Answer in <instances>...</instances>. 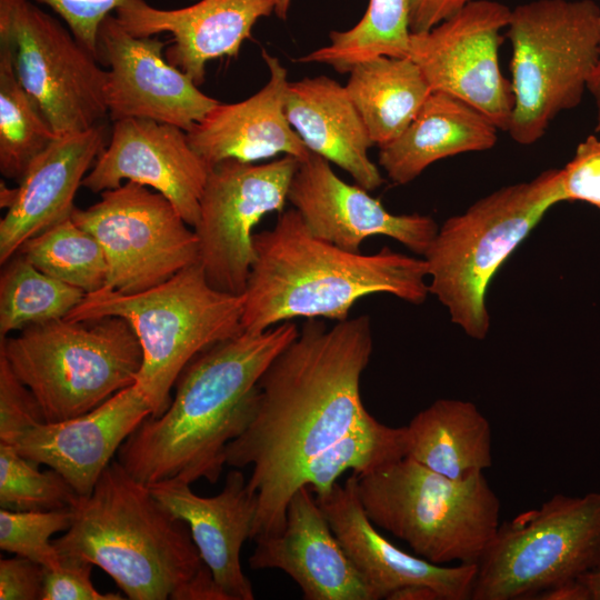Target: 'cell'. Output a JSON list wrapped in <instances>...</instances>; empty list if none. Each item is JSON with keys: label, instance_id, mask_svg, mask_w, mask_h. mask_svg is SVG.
<instances>
[{"label": "cell", "instance_id": "cell-39", "mask_svg": "<svg viewBox=\"0 0 600 600\" xmlns=\"http://www.w3.org/2000/svg\"><path fill=\"white\" fill-rule=\"evenodd\" d=\"M50 7L73 36L98 57V30L102 20L124 0H36ZM99 59V58H98Z\"/></svg>", "mask_w": 600, "mask_h": 600}, {"label": "cell", "instance_id": "cell-22", "mask_svg": "<svg viewBox=\"0 0 600 600\" xmlns=\"http://www.w3.org/2000/svg\"><path fill=\"white\" fill-rule=\"evenodd\" d=\"M276 4L277 0H200L186 8L162 10L144 0H124L116 17L134 37L171 33L167 61L200 86L207 62L237 57L257 20L271 14Z\"/></svg>", "mask_w": 600, "mask_h": 600}, {"label": "cell", "instance_id": "cell-16", "mask_svg": "<svg viewBox=\"0 0 600 600\" xmlns=\"http://www.w3.org/2000/svg\"><path fill=\"white\" fill-rule=\"evenodd\" d=\"M209 170L187 131L151 119L127 118L113 122L110 141L82 187L94 193L118 188L123 180L150 187L193 228Z\"/></svg>", "mask_w": 600, "mask_h": 600}, {"label": "cell", "instance_id": "cell-1", "mask_svg": "<svg viewBox=\"0 0 600 600\" xmlns=\"http://www.w3.org/2000/svg\"><path fill=\"white\" fill-rule=\"evenodd\" d=\"M373 350L371 320L358 316L327 327L308 319L258 381L253 414L226 448V466H251L258 496L250 539L278 533L303 467L368 412L360 394Z\"/></svg>", "mask_w": 600, "mask_h": 600}, {"label": "cell", "instance_id": "cell-4", "mask_svg": "<svg viewBox=\"0 0 600 600\" xmlns=\"http://www.w3.org/2000/svg\"><path fill=\"white\" fill-rule=\"evenodd\" d=\"M70 528L53 539L60 556L106 571L131 600H227L202 561L188 524L112 460Z\"/></svg>", "mask_w": 600, "mask_h": 600}, {"label": "cell", "instance_id": "cell-28", "mask_svg": "<svg viewBox=\"0 0 600 600\" xmlns=\"http://www.w3.org/2000/svg\"><path fill=\"white\" fill-rule=\"evenodd\" d=\"M346 89L379 148L398 138L432 92L416 62L377 57L350 70Z\"/></svg>", "mask_w": 600, "mask_h": 600}, {"label": "cell", "instance_id": "cell-5", "mask_svg": "<svg viewBox=\"0 0 600 600\" xmlns=\"http://www.w3.org/2000/svg\"><path fill=\"white\" fill-rule=\"evenodd\" d=\"M243 294L212 287L200 263L148 290L121 293L108 288L86 294L68 314L73 321L113 316L133 329L142 350L136 384L161 416L188 363L206 349L243 332Z\"/></svg>", "mask_w": 600, "mask_h": 600}, {"label": "cell", "instance_id": "cell-32", "mask_svg": "<svg viewBox=\"0 0 600 600\" xmlns=\"http://www.w3.org/2000/svg\"><path fill=\"white\" fill-rule=\"evenodd\" d=\"M57 137L19 81L8 47L0 43L1 174L20 180L30 162Z\"/></svg>", "mask_w": 600, "mask_h": 600}, {"label": "cell", "instance_id": "cell-19", "mask_svg": "<svg viewBox=\"0 0 600 600\" xmlns=\"http://www.w3.org/2000/svg\"><path fill=\"white\" fill-rule=\"evenodd\" d=\"M151 414L149 400L134 383L83 414L28 429L11 446L58 471L80 497H88L114 453Z\"/></svg>", "mask_w": 600, "mask_h": 600}, {"label": "cell", "instance_id": "cell-23", "mask_svg": "<svg viewBox=\"0 0 600 600\" xmlns=\"http://www.w3.org/2000/svg\"><path fill=\"white\" fill-rule=\"evenodd\" d=\"M149 488L158 501L188 524L202 561L226 599L253 600L240 551L251 536L258 496L248 488L243 473L229 471L222 490L213 497H200L190 483L178 480L160 481Z\"/></svg>", "mask_w": 600, "mask_h": 600}, {"label": "cell", "instance_id": "cell-10", "mask_svg": "<svg viewBox=\"0 0 600 600\" xmlns=\"http://www.w3.org/2000/svg\"><path fill=\"white\" fill-rule=\"evenodd\" d=\"M477 566L471 600L536 599L600 570V491L557 493L503 522Z\"/></svg>", "mask_w": 600, "mask_h": 600}, {"label": "cell", "instance_id": "cell-34", "mask_svg": "<svg viewBox=\"0 0 600 600\" xmlns=\"http://www.w3.org/2000/svg\"><path fill=\"white\" fill-rule=\"evenodd\" d=\"M11 444L0 442V507L12 511L72 509L80 496L56 470L40 471Z\"/></svg>", "mask_w": 600, "mask_h": 600}, {"label": "cell", "instance_id": "cell-41", "mask_svg": "<svg viewBox=\"0 0 600 600\" xmlns=\"http://www.w3.org/2000/svg\"><path fill=\"white\" fill-rule=\"evenodd\" d=\"M472 0H408L411 32L430 30Z\"/></svg>", "mask_w": 600, "mask_h": 600}, {"label": "cell", "instance_id": "cell-13", "mask_svg": "<svg viewBox=\"0 0 600 600\" xmlns=\"http://www.w3.org/2000/svg\"><path fill=\"white\" fill-rule=\"evenodd\" d=\"M299 163L283 156L266 163L228 159L210 168L193 230L212 287L243 294L256 260L253 229L266 214L283 211Z\"/></svg>", "mask_w": 600, "mask_h": 600}, {"label": "cell", "instance_id": "cell-43", "mask_svg": "<svg viewBox=\"0 0 600 600\" xmlns=\"http://www.w3.org/2000/svg\"><path fill=\"white\" fill-rule=\"evenodd\" d=\"M388 600H442L439 592L426 584H411L393 591Z\"/></svg>", "mask_w": 600, "mask_h": 600}, {"label": "cell", "instance_id": "cell-46", "mask_svg": "<svg viewBox=\"0 0 600 600\" xmlns=\"http://www.w3.org/2000/svg\"><path fill=\"white\" fill-rule=\"evenodd\" d=\"M291 0H277L274 12L281 18L286 19Z\"/></svg>", "mask_w": 600, "mask_h": 600}, {"label": "cell", "instance_id": "cell-36", "mask_svg": "<svg viewBox=\"0 0 600 600\" xmlns=\"http://www.w3.org/2000/svg\"><path fill=\"white\" fill-rule=\"evenodd\" d=\"M41 422L46 420L37 399L0 356V442L11 444Z\"/></svg>", "mask_w": 600, "mask_h": 600}, {"label": "cell", "instance_id": "cell-7", "mask_svg": "<svg viewBox=\"0 0 600 600\" xmlns=\"http://www.w3.org/2000/svg\"><path fill=\"white\" fill-rule=\"evenodd\" d=\"M353 474L370 521L432 563H478L500 526L483 472L453 480L403 457Z\"/></svg>", "mask_w": 600, "mask_h": 600}, {"label": "cell", "instance_id": "cell-20", "mask_svg": "<svg viewBox=\"0 0 600 600\" xmlns=\"http://www.w3.org/2000/svg\"><path fill=\"white\" fill-rule=\"evenodd\" d=\"M254 570L279 569L306 600H371L358 569L344 551L309 486L291 497L282 530L254 539Z\"/></svg>", "mask_w": 600, "mask_h": 600}, {"label": "cell", "instance_id": "cell-17", "mask_svg": "<svg viewBox=\"0 0 600 600\" xmlns=\"http://www.w3.org/2000/svg\"><path fill=\"white\" fill-rule=\"evenodd\" d=\"M288 201L313 236L352 252H359L366 239L386 236L423 257L439 229L430 216L391 213L368 190L340 179L329 161L314 153L299 163Z\"/></svg>", "mask_w": 600, "mask_h": 600}, {"label": "cell", "instance_id": "cell-21", "mask_svg": "<svg viewBox=\"0 0 600 600\" xmlns=\"http://www.w3.org/2000/svg\"><path fill=\"white\" fill-rule=\"evenodd\" d=\"M104 147V123L58 136L30 162L17 188L1 187V207L8 209L0 221L1 264L24 241L71 217L77 191Z\"/></svg>", "mask_w": 600, "mask_h": 600}, {"label": "cell", "instance_id": "cell-45", "mask_svg": "<svg viewBox=\"0 0 600 600\" xmlns=\"http://www.w3.org/2000/svg\"><path fill=\"white\" fill-rule=\"evenodd\" d=\"M579 580L584 586L589 600H600V570L589 572Z\"/></svg>", "mask_w": 600, "mask_h": 600}, {"label": "cell", "instance_id": "cell-8", "mask_svg": "<svg viewBox=\"0 0 600 600\" xmlns=\"http://www.w3.org/2000/svg\"><path fill=\"white\" fill-rule=\"evenodd\" d=\"M0 356L37 399L46 422L83 414L137 381L142 350L120 317L67 318L0 339Z\"/></svg>", "mask_w": 600, "mask_h": 600}, {"label": "cell", "instance_id": "cell-11", "mask_svg": "<svg viewBox=\"0 0 600 600\" xmlns=\"http://www.w3.org/2000/svg\"><path fill=\"white\" fill-rule=\"evenodd\" d=\"M0 43L57 136L103 123L107 70L58 19L30 0H0Z\"/></svg>", "mask_w": 600, "mask_h": 600}, {"label": "cell", "instance_id": "cell-24", "mask_svg": "<svg viewBox=\"0 0 600 600\" xmlns=\"http://www.w3.org/2000/svg\"><path fill=\"white\" fill-rule=\"evenodd\" d=\"M261 53L268 82L248 99L219 102L187 132L191 147L210 168L228 159L257 162L278 154L301 162L312 153L286 117V68L264 49Z\"/></svg>", "mask_w": 600, "mask_h": 600}, {"label": "cell", "instance_id": "cell-12", "mask_svg": "<svg viewBox=\"0 0 600 600\" xmlns=\"http://www.w3.org/2000/svg\"><path fill=\"white\" fill-rule=\"evenodd\" d=\"M72 220L90 232L108 263L106 287L134 293L156 287L199 262V242L176 207L161 193L127 181L101 192Z\"/></svg>", "mask_w": 600, "mask_h": 600}, {"label": "cell", "instance_id": "cell-35", "mask_svg": "<svg viewBox=\"0 0 600 600\" xmlns=\"http://www.w3.org/2000/svg\"><path fill=\"white\" fill-rule=\"evenodd\" d=\"M72 509L50 511H12L0 509V548L33 560L44 568L56 567L60 554L51 537L67 531Z\"/></svg>", "mask_w": 600, "mask_h": 600}, {"label": "cell", "instance_id": "cell-18", "mask_svg": "<svg viewBox=\"0 0 600 600\" xmlns=\"http://www.w3.org/2000/svg\"><path fill=\"white\" fill-rule=\"evenodd\" d=\"M316 498L371 600L388 599L393 591L411 584L429 586L442 600H471L477 563L442 567L396 547L364 512L353 473L344 483L337 482L328 493Z\"/></svg>", "mask_w": 600, "mask_h": 600}, {"label": "cell", "instance_id": "cell-6", "mask_svg": "<svg viewBox=\"0 0 600 600\" xmlns=\"http://www.w3.org/2000/svg\"><path fill=\"white\" fill-rule=\"evenodd\" d=\"M559 202H563L560 169H548L530 181L491 192L439 227L422 257L429 293L468 337L488 336L486 294L493 276Z\"/></svg>", "mask_w": 600, "mask_h": 600}, {"label": "cell", "instance_id": "cell-26", "mask_svg": "<svg viewBox=\"0 0 600 600\" xmlns=\"http://www.w3.org/2000/svg\"><path fill=\"white\" fill-rule=\"evenodd\" d=\"M498 131L474 108L432 91L403 132L379 148V166L393 183L407 184L441 159L493 148Z\"/></svg>", "mask_w": 600, "mask_h": 600}, {"label": "cell", "instance_id": "cell-9", "mask_svg": "<svg viewBox=\"0 0 600 600\" xmlns=\"http://www.w3.org/2000/svg\"><path fill=\"white\" fill-rule=\"evenodd\" d=\"M599 37L600 7L593 0H533L511 10L512 140L537 142L559 113L580 103Z\"/></svg>", "mask_w": 600, "mask_h": 600}, {"label": "cell", "instance_id": "cell-37", "mask_svg": "<svg viewBox=\"0 0 600 600\" xmlns=\"http://www.w3.org/2000/svg\"><path fill=\"white\" fill-rule=\"evenodd\" d=\"M563 201H583L600 210V139L588 136L560 169Z\"/></svg>", "mask_w": 600, "mask_h": 600}, {"label": "cell", "instance_id": "cell-14", "mask_svg": "<svg viewBox=\"0 0 600 600\" xmlns=\"http://www.w3.org/2000/svg\"><path fill=\"white\" fill-rule=\"evenodd\" d=\"M511 9L493 0H472L422 32H411L409 57L431 91L454 97L508 131L514 106L499 51Z\"/></svg>", "mask_w": 600, "mask_h": 600}, {"label": "cell", "instance_id": "cell-15", "mask_svg": "<svg viewBox=\"0 0 600 600\" xmlns=\"http://www.w3.org/2000/svg\"><path fill=\"white\" fill-rule=\"evenodd\" d=\"M167 42L134 37L107 16L98 30V58L107 70L106 103L112 122L151 119L189 131L219 103L163 54Z\"/></svg>", "mask_w": 600, "mask_h": 600}, {"label": "cell", "instance_id": "cell-31", "mask_svg": "<svg viewBox=\"0 0 600 600\" xmlns=\"http://www.w3.org/2000/svg\"><path fill=\"white\" fill-rule=\"evenodd\" d=\"M403 457L404 426H386L367 412L344 436L303 467L299 488L309 486L316 497L323 496L346 471L364 473Z\"/></svg>", "mask_w": 600, "mask_h": 600}, {"label": "cell", "instance_id": "cell-38", "mask_svg": "<svg viewBox=\"0 0 600 600\" xmlns=\"http://www.w3.org/2000/svg\"><path fill=\"white\" fill-rule=\"evenodd\" d=\"M92 567L89 561L60 556L56 567L46 568L41 600H122L120 593H101L94 588Z\"/></svg>", "mask_w": 600, "mask_h": 600}, {"label": "cell", "instance_id": "cell-2", "mask_svg": "<svg viewBox=\"0 0 600 600\" xmlns=\"http://www.w3.org/2000/svg\"><path fill=\"white\" fill-rule=\"evenodd\" d=\"M299 333L286 321L223 340L194 357L159 417H148L122 443L118 461L147 486L178 480L216 483L228 443L253 414L258 381Z\"/></svg>", "mask_w": 600, "mask_h": 600}, {"label": "cell", "instance_id": "cell-27", "mask_svg": "<svg viewBox=\"0 0 600 600\" xmlns=\"http://www.w3.org/2000/svg\"><path fill=\"white\" fill-rule=\"evenodd\" d=\"M404 457L453 480L492 464L489 420L468 400L438 399L404 426Z\"/></svg>", "mask_w": 600, "mask_h": 600}, {"label": "cell", "instance_id": "cell-44", "mask_svg": "<svg viewBox=\"0 0 600 600\" xmlns=\"http://www.w3.org/2000/svg\"><path fill=\"white\" fill-rule=\"evenodd\" d=\"M587 89L590 91L596 102V107H597L596 131L600 132V37H599V44H598L597 61L592 70V73L590 76V79L588 81Z\"/></svg>", "mask_w": 600, "mask_h": 600}, {"label": "cell", "instance_id": "cell-3", "mask_svg": "<svg viewBox=\"0 0 600 600\" xmlns=\"http://www.w3.org/2000/svg\"><path fill=\"white\" fill-rule=\"evenodd\" d=\"M256 260L243 292L242 329L259 333L296 318L343 321L362 298L388 293L420 304L428 294L423 258L383 248L352 252L313 236L296 209L253 234Z\"/></svg>", "mask_w": 600, "mask_h": 600}, {"label": "cell", "instance_id": "cell-25", "mask_svg": "<svg viewBox=\"0 0 600 600\" xmlns=\"http://www.w3.org/2000/svg\"><path fill=\"white\" fill-rule=\"evenodd\" d=\"M286 117L306 147L347 171L368 191L384 182L368 154L373 142L346 86L317 76L289 82Z\"/></svg>", "mask_w": 600, "mask_h": 600}, {"label": "cell", "instance_id": "cell-40", "mask_svg": "<svg viewBox=\"0 0 600 600\" xmlns=\"http://www.w3.org/2000/svg\"><path fill=\"white\" fill-rule=\"evenodd\" d=\"M46 568L28 558L14 556L0 561L1 600H39Z\"/></svg>", "mask_w": 600, "mask_h": 600}, {"label": "cell", "instance_id": "cell-33", "mask_svg": "<svg viewBox=\"0 0 600 600\" xmlns=\"http://www.w3.org/2000/svg\"><path fill=\"white\" fill-rule=\"evenodd\" d=\"M18 252L40 271L86 294L106 287L108 263L103 249L71 217L28 239Z\"/></svg>", "mask_w": 600, "mask_h": 600}, {"label": "cell", "instance_id": "cell-42", "mask_svg": "<svg viewBox=\"0 0 600 600\" xmlns=\"http://www.w3.org/2000/svg\"><path fill=\"white\" fill-rule=\"evenodd\" d=\"M539 600H589L588 592L580 580L562 583L539 593Z\"/></svg>", "mask_w": 600, "mask_h": 600}, {"label": "cell", "instance_id": "cell-29", "mask_svg": "<svg viewBox=\"0 0 600 600\" xmlns=\"http://www.w3.org/2000/svg\"><path fill=\"white\" fill-rule=\"evenodd\" d=\"M408 0H369L360 21L346 31H332L330 43L297 59L323 63L346 73L358 63L377 57H409Z\"/></svg>", "mask_w": 600, "mask_h": 600}, {"label": "cell", "instance_id": "cell-30", "mask_svg": "<svg viewBox=\"0 0 600 600\" xmlns=\"http://www.w3.org/2000/svg\"><path fill=\"white\" fill-rule=\"evenodd\" d=\"M0 276V339L32 324L64 319L86 292L34 267L17 252Z\"/></svg>", "mask_w": 600, "mask_h": 600}]
</instances>
